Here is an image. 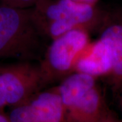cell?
Returning a JSON list of instances; mask_svg holds the SVG:
<instances>
[{
	"label": "cell",
	"instance_id": "6da1fadb",
	"mask_svg": "<svg viewBox=\"0 0 122 122\" xmlns=\"http://www.w3.org/2000/svg\"><path fill=\"white\" fill-rule=\"evenodd\" d=\"M107 12L97 5L73 0H38L33 7L35 25L41 35L52 40L70 30L89 33L100 28Z\"/></svg>",
	"mask_w": 122,
	"mask_h": 122
},
{
	"label": "cell",
	"instance_id": "7a4b0ae2",
	"mask_svg": "<svg viewBox=\"0 0 122 122\" xmlns=\"http://www.w3.org/2000/svg\"><path fill=\"white\" fill-rule=\"evenodd\" d=\"M41 36L33 19V8L0 4V59L27 61L35 58Z\"/></svg>",
	"mask_w": 122,
	"mask_h": 122
},
{
	"label": "cell",
	"instance_id": "3957f363",
	"mask_svg": "<svg viewBox=\"0 0 122 122\" xmlns=\"http://www.w3.org/2000/svg\"><path fill=\"white\" fill-rule=\"evenodd\" d=\"M62 104L65 122H97L109 109L97 79L73 72L56 86Z\"/></svg>",
	"mask_w": 122,
	"mask_h": 122
},
{
	"label": "cell",
	"instance_id": "277c9868",
	"mask_svg": "<svg viewBox=\"0 0 122 122\" xmlns=\"http://www.w3.org/2000/svg\"><path fill=\"white\" fill-rule=\"evenodd\" d=\"M89 34L87 30L77 29L52 39L38 65L44 86L74 72L77 58L90 42Z\"/></svg>",
	"mask_w": 122,
	"mask_h": 122
},
{
	"label": "cell",
	"instance_id": "5b68a950",
	"mask_svg": "<svg viewBox=\"0 0 122 122\" xmlns=\"http://www.w3.org/2000/svg\"><path fill=\"white\" fill-rule=\"evenodd\" d=\"M42 87L38 65L29 61L0 65V109L26 102Z\"/></svg>",
	"mask_w": 122,
	"mask_h": 122
},
{
	"label": "cell",
	"instance_id": "8992f818",
	"mask_svg": "<svg viewBox=\"0 0 122 122\" xmlns=\"http://www.w3.org/2000/svg\"><path fill=\"white\" fill-rule=\"evenodd\" d=\"M99 30L98 39L108 47L112 58L109 82L114 91L118 92L122 87V11L107 12Z\"/></svg>",
	"mask_w": 122,
	"mask_h": 122
},
{
	"label": "cell",
	"instance_id": "52a82bcc",
	"mask_svg": "<svg viewBox=\"0 0 122 122\" xmlns=\"http://www.w3.org/2000/svg\"><path fill=\"white\" fill-rule=\"evenodd\" d=\"M113 69L112 58L108 47L101 40L91 41L76 59L74 72L98 78L109 77Z\"/></svg>",
	"mask_w": 122,
	"mask_h": 122
},
{
	"label": "cell",
	"instance_id": "ba28073f",
	"mask_svg": "<svg viewBox=\"0 0 122 122\" xmlns=\"http://www.w3.org/2000/svg\"><path fill=\"white\" fill-rule=\"evenodd\" d=\"M35 122H65V113L56 86L38 92L29 99Z\"/></svg>",
	"mask_w": 122,
	"mask_h": 122
},
{
	"label": "cell",
	"instance_id": "9c48e42d",
	"mask_svg": "<svg viewBox=\"0 0 122 122\" xmlns=\"http://www.w3.org/2000/svg\"><path fill=\"white\" fill-rule=\"evenodd\" d=\"M7 115L9 122H35L34 110L29 100L11 107Z\"/></svg>",
	"mask_w": 122,
	"mask_h": 122
},
{
	"label": "cell",
	"instance_id": "30bf717a",
	"mask_svg": "<svg viewBox=\"0 0 122 122\" xmlns=\"http://www.w3.org/2000/svg\"><path fill=\"white\" fill-rule=\"evenodd\" d=\"M38 0H0V4L18 8H33Z\"/></svg>",
	"mask_w": 122,
	"mask_h": 122
},
{
	"label": "cell",
	"instance_id": "8fae6325",
	"mask_svg": "<svg viewBox=\"0 0 122 122\" xmlns=\"http://www.w3.org/2000/svg\"><path fill=\"white\" fill-rule=\"evenodd\" d=\"M97 122H122L116 115L109 110Z\"/></svg>",
	"mask_w": 122,
	"mask_h": 122
},
{
	"label": "cell",
	"instance_id": "7c38bea8",
	"mask_svg": "<svg viewBox=\"0 0 122 122\" xmlns=\"http://www.w3.org/2000/svg\"><path fill=\"white\" fill-rule=\"evenodd\" d=\"M73 1L81 4L90 5H97V3L98 1V0H73Z\"/></svg>",
	"mask_w": 122,
	"mask_h": 122
},
{
	"label": "cell",
	"instance_id": "4fadbf2b",
	"mask_svg": "<svg viewBox=\"0 0 122 122\" xmlns=\"http://www.w3.org/2000/svg\"><path fill=\"white\" fill-rule=\"evenodd\" d=\"M0 122H9L8 117L7 115L0 113Z\"/></svg>",
	"mask_w": 122,
	"mask_h": 122
},
{
	"label": "cell",
	"instance_id": "5bb4252c",
	"mask_svg": "<svg viewBox=\"0 0 122 122\" xmlns=\"http://www.w3.org/2000/svg\"><path fill=\"white\" fill-rule=\"evenodd\" d=\"M119 91H121V96H120V100H119V102H120V107H121V110H122V87Z\"/></svg>",
	"mask_w": 122,
	"mask_h": 122
}]
</instances>
